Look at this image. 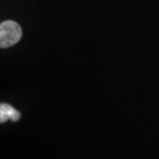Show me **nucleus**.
<instances>
[{
    "label": "nucleus",
    "instance_id": "f257e3e1",
    "mask_svg": "<svg viewBox=\"0 0 159 159\" xmlns=\"http://www.w3.org/2000/svg\"><path fill=\"white\" fill-rule=\"evenodd\" d=\"M22 30L20 26L12 20H6L0 25V46L8 48L14 45L20 40Z\"/></svg>",
    "mask_w": 159,
    "mask_h": 159
},
{
    "label": "nucleus",
    "instance_id": "f03ea898",
    "mask_svg": "<svg viewBox=\"0 0 159 159\" xmlns=\"http://www.w3.org/2000/svg\"><path fill=\"white\" fill-rule=\"evenodd\" d=\"M20 118V113L17 110L11 107L10 104L1 103L0 105V122L4 123L8 119H11L12 121H18Z\"/></svg>",
    "mask_w": 159,
    "mask_h": 159
}]
</instances>
